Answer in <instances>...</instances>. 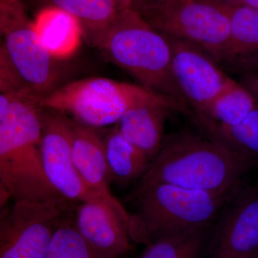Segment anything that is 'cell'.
<instances>
[{
	"mask_svg": "<svg viewBox=\"0 0 258 258\" xmlns=\"http://www.w3.org/2000/svg\"><path fill=\"white\" fill-rule=\"evenodd\" d=\"M250 166L208 137L179 132L164 137L157 155L137 182L230 195L240 187Z\"/></svg>",
	"mask_w": 258,
	"mask_h": 258,
	"instance_id": "obj_1",
	"label": "cell"
},
{
	"mask_svg": "<svg viewBox=\"0 0 258 258\" xmlns=\"http://www.w3.org/2000/svg\"><path fill=\"white\" fill-rule=\"evenodd\" d=\"M92 45L137 80L139 86L176 102L185 113L189 112L173 72L170 42L138 13L129 8L122 10Z\"/></svg>",
	"mask_w": 258,
	"mask_h": 258,
	"instance_id": "obj_2",
	"label": "cell"
},
{
	"mask_svg": "<svg viewBox=\"0 0 258 258\" xmlns=\"http://www.w3.org/2000/svg\"><path fill=\"white\" fill-rule=\"evenodd\" d=\"M233 194L138 183L132 195L135 211L130 215L131 240L148 245L166 237L212 228Z\"/></svg>",
	"mask_w": 258,
	"mask_h": 258,
	"instance_id": "obj_3",
	"label": "cell"
},
{
	"mask_svg": "<svg viewBox=\"0 0 258 258\" xmlns=\"http://www.w3.org/2000/svg\"><path fill=\"white\" fill-rule=\"evenodd\" d=\"M42 108L69 114L75 121L96 128L117 123L131 108L147 103H162L184 110L171 101L137 85L105 78L73 81L51 91L38 101Z\"/></svg>",
	"mask_w": 258,
	"mask_h": 258,
	"instance_id": "obj_4",
	"label": "cell"
},
{
	"mask_svg": "<svg viewBox=\"0 0 258 258\" xmlns=\"http://www.w3.org/2000/svg\"><path fill=\"white\" fill-rule=\"evenodd\" d=\"M139 14L163 35L203 49L220 66L225 60L230 38L225 5L215 0H169Z\"/></svg>",
	"mask_w": 258,
	"mask_h": 258,
	"instance_id": "obj_5",
	"label": "cell"
},
{
	"mask_svg": "<svg viewBox=\"0 0 258 258\" xmlns=\"http://www.w3.org/2000/svg\"><path fill=\"white\" fill-rule=\"evenodd\" d=\"M69 203L16 201L0 216V258H44Z\"/></svg>",
	"mask_w": 258,
	"mask_h": 258,
	"instance_id": "obj_6",
	"label": "cell"
},
{
	"mask_svg": "<svg viewBox=\"0 0 258 258\" xmlns=\"http://www.w3.org/2000/svg\"><path fill=\"white\" fill-rule=\"evenodd\" d=\"M3 36L7 56L30 96L39 101L57 88L60 74L56 60L39 40L22 5L15 10Z\"/></svg>",
	"mask_w": 258,
	"mask_h": 258,
	"instance_id": "obj_7",
	"label": "cell"
},
{
	"mask_svg": "<svg viewBox=\"0 0 258 258\" xmlns=\"http://www.w3.org/2000/svg\"><path fill=\"white\" fill-rule=\"evenodd\" d=\"M41 116L42 166L52 187L69 203L102 198L88 189L75 166L72 156V121L64 114L52 110L42 111Z\"/></svg>",
	"mask_w": 258,
	"mask_h": 258,
	"instance_id": "obj_8",
	"label": "cell"
},
{
	"mask_svg": "<svg viewBox=\"0 0 258 258\" xmlns=\"http://www.w3.org/2000/svg\"><path fill=\"white\" fill-rule=\"evenodd\" d=\"M258 249V186H240L212 226L208 258H249Z\"/></svg>",
	"mask_w": 258,
	"mask_h": 258,
	"instance_id": "obj_9",
	"label": "cell"
},
{
	"mask_svg": "<svg viewBox=\"0 0 258 258\" xmlns=\"http://www.w3.org/2000/svg\"><path fill=\"white\" fill-rule=\"evenodd\" d=\"M166 37L170 42L176 83L189 107L193 108L195 120L203 118L234 81L203 49L184 40Z\"/></svg>",
	"mask_w": 258,
	"mask_h": 258,
	"instance_id": "obj_10",
	"label": "cell"
},
{
	"mask_svg": "<svg viewBox=\"0 0 258 258\" xmlns=\"http://www.w3.org/2000/svg\"><path fill=\"white\" fill-rule=\"evenodd\" d=\"M130 214L118 201L106 199L80 203L74 220L76 229L102 258H120L132 249Z\"/></svg>",
	"mask_w": 258,
	"mask_h": 258,
	"instance_id": "obj_11",
	"label": "cell"
},
{
	"mask_svg": "<svg viewBox=\"0 0 258 258\" xmlns=\"http://www.w3.org/2000/svg\"><path fill=\"white\" fill-rule=\"evenodd\" d=\"M96 128L72 121V156L75 166L88 189L110 201H118L110 189L103 140Z\"/></svg>",
	"mask_w": 258,
	"mask_h": 258,
	"instance_id": "obj_12",
	"label": "cell"
},
{
	"mask_svg": "<svg viewBox=\"0 0 258 258\" xmlns=\"http://www.w3.org/2000/svg\"><path fill=\"white\" fill-rule=\"evenodd\" d=\"M171 110L175 109L162 103L139 105L125 111L115 128L152 161L164 140V124Z\"/></svg>",
	"mask_w": 258,
	"mask_h": 258,
	"instance_id": "obj_13",
	"label": "cell"
},
{
	"mask_svg": "<svg viewBox=\"0 0 258 258\" xmlns=\"http://www.w3.org/2000/svg\"><path fill=\"white\" fill-rule=\"evenodd\" d=\"M39 40L56 60L73 57L83 37L82 25L74 16L54 7H44L32 21Z\"/></svg>",
	"mask_w": 258,
	"mask_h": 258,
	"instance_id": "obj_14",
	"label": "cell"
},
{
	"mask_svg": "<svg viewBox=\"0 0 258 258\" xmlns=\"http://www.w3.org/2000/svg\"><path fill=\"white\" fill-rule=\"evenodd\" d=\"M103 140L111 181L119 186L138 181L152 160L124 138L116 128Z\"/></svg>",
	"mask_w": 258,
	"mask_h": 258,
	"instance_id": "obj_15",
	"label": "cell"
},
{
	"mask_svg": "<svg viewBox=\"0 0 258 258\" xmlns=\"http://www.w3.org/2000/svg\"><path fill=\"white\" fill-rule=\"evenodd\" d=\"M72 15L82 25L83 37L93 42L113 23L122 8L116 0H42Z\"/></svg>",
	"mask_w": 258,
	"mask_h": 258,
	"instance_id": "obj_16",
	"label": "cell"
},
{
	"mask_svg": "<svg viewBox=\"0 0 258 258\" xmlns=\"http://www.w3.org/2000/svg\"><path fill=\"white\" fill-rule=\"evenodd\" d=\"M207 137L228 148L251 166L258 161V108L233 126L201 125Z\"/></svg>",
	"mask_w": 258,
	"mask_h": 258,
	"instance_id": "obj_17",
	"label": "cell"
},
{
	"mask_svg": "<svg viewBox=\"0 0 258 258\" xmlns=\"http://www.w3.org/2000/svg\"><path fill=\"white\" fill-rule=\"evenodd\" d=\"M255 103L248 91L234 81L213 102L207 114L196 121L200 126L207 124L233 126L253 111Z\"/></svg>",
	"mask_w": 258,
	"mask_h": 258,
	"instance_id": "obj_18",
	"label": "cell"
},
{
	"mask_svg": "<svg viewBox=\"0 0 258 258\" xmlns=\"http://www.w3.org/2000/svg\"><path fill=\"white\" fill-rule=\"evenodd\" d=\"M226 8L230 20V38L227 55L220 66L232 59L258 54V9L230 5Z\"/></svg>",
	"mask_w": 258,
	"mask_h": 258,
	"instance_id": "obj_19",
	"label": "cell"
},
{
	"mask_svg": "<svg viewBox=\"0 0 258 258\" xmlns=\"http://www.w3.org/2000/svg\"><path fill=\"white\" fill-rule=\"evenodd\" d=\"M211 229L154 241L147 245L141 258H203Z\"/></svg>",
	"mask_w": 258,
	"mask_h": 258,
	"instance_id": "obj_20",
	"label": "cell"
},
{
	"mask_svg": "<svg viewBox=\"0 0 258 258\" xmlns=\"http://www.w3.org/2000/svg\"><path fill=\"white\" fill-rule=\"evenodd\" d=\"M44 258H102L76 229L74 220L64 217L55 229Z\"/></svg>",
	"mask_w": 258,
	"mask_h": 258,
	"instance_id": "obj_21",
	"label": "cell"
},
{
	"mask_svg": "<svg viewBox=\"0 0 258 258\" xmlns=\"http://www.w3.org/2000/svg\"><path fill=\"white\" fill-rule=\"evenodd\" d=\"M0 93L30 96L15 74L3 45H0Z\"/></svg>",
	"mask_w": 258,
	"mask_h": 258,
	"instance_id": "obj_22",
	"label": "cell"
},
{
	"mask_svg": "<svg viewBox=\"0 0 258 258\" xmlns=\"http://www.w3.org/2000/svg\"><path fill=\"white\" fill-rule=\"evenodd\" d=\"M222 69L240 75L258 71V54L227 61L222 64Z\"/></svg>",
	"mask_w": 258,
	"mask_h": 258,
	"instance_id": "obj_23",
	"label": "cell"
},
{
	"mask_svg": "<svg viewBox=\"0 0 258 258\" xmlns=\"http://www.w3.org/2000/svg\"><path fill=\"white\" fill-rule=\"evenodd\" d=\"M18 3L19 0H7L0 3V37L3 36Z\"/></svg>",
	"mask_w": 258,
	"mask_h": 258,
	"instance_id": "obj_24",
	"label": "cell"
},
{
	"mask_svg": "<svg viewBox=\"0 0 258 258\" xmlns=\"http://www.w3.org/2000/svg\"><path fill=\"white\" fill-rule=\"evenodd\" d=\"M240 76L239 84L248 91L256 102L258 101V71L246 73Z\"/></svg>",
	"mask_w": 258,
	"mask_h": 258,
	"instance_id": "obj_25",
	"label": "cell"
},
{
	"mask_svg": "<svg viewBox=\"0 0 258 258\" xmlns=\"http://www.w3.org/2000/svg\"><path fill=\"white\" fill-rule=\"evenodd\" d=\"M169 0H128V8L138 13H144L167 3Z\"/></svg>",
	"mask_w": 258,
	"mask_h": 258,
	"instance_id": "obj_26",
	"label": "cell"
},
{
	"mask_svg": "<svg viewBox=\"0 0 258 258\" xmlns=\"http://www.w3.org/2000/svg\"><path fill=\"white\" fill-rule=\"evenodd\" d=\"M226 5L230 6H247L258 9V0H215Z\"/></svg>",
	"mask_w": 258,
	"mask_h": 258,
	"instance_id": "obj_27",
	"label": "cell"
},
{
	"mask_svg": "<svg viewBox=\"0 0 258 258\" xmlns=\"http://www.w3.org/2000/svg\"><path fill=\"white\" fill-rule=\"evenodd\" d=\"M25 95V94H22ZM17 95L14 94H3L0 93V119H1L3 115H4L7 108L9 106L10 101L13 100Z\"/></svg>",
	"mask_w": 258,
	"mask_h": 258,
	"instance_id": "obj_28",
	"label": "cell"
},
{
	"mask_svg": "<svg viewBox=\"0 0 258 258\" xmlns=\"http://www.w3.org/2000/svg\"><path fill=\"white\" fill-rule=\"evenodd\" d=\"M10 196L11 195H10L9 191L7 190L4 185L0 182V207L6 203L7 200H8Z\"/></svg>",
	"mask_w": 258,
	"mask_h": 258,
	"instance_id": "obj_29",
	"label": "cell"
},
{
	"mask_svg": "<svg viewBox=\"0 0 258 258\" xmlns=\"http://www.w3.org/2000/svg\"><path fill=\"white\" fill-rule=\"evenodd\" d=\"M122 8H128V0H116Z\"/></svg>",
	"mask_w": 258,
	"mask_h": 258,
	"instance_id": "obj_30",
	"label": "cell"
},
{
	"mask_svg": "<svg viewBox=\"0 0 258 258\" xmlns=\"http://www.w3.org/2000/svg\"><path fill=\"white\" fill-rule=\"evenodd\" d=\"M249 258H258V249L255 252H254L253 253L251 254L250 257Z\"/></svg>",
	"mask_w": 258,
	"mask_h": 258,
	"instance_id": "obj_31",
	"label": "cell"
},
{
	"mask_svg": "<svg viewBox=\"0 0 258 258\" xmlns=\"http://www.w3.org/2000/svg\"><path fill=\"white\" fill-rule=\"evenodd\" d=\"M5 1H3V0H0V3H4Z\"/></svg>",
	"mask_w": 258,
	"mask_h": 258,
	"instance_id": "obj_32",
	"label": "cell"
},
{
	"mask_svg": "<svg viewBox=\"0 0 258 258\" xmlns=\"http://www.w3.org/2000/svg\"><path fill=\"white\" fill-rule=\"evenodd\" d=\"M3 1H7V0H3Z\"/></svg>",
	"mask_w": 258,
	"mask_h": 258,
	"instance_id": "obj_33",
	"label": "cell"
}]
</instances>
